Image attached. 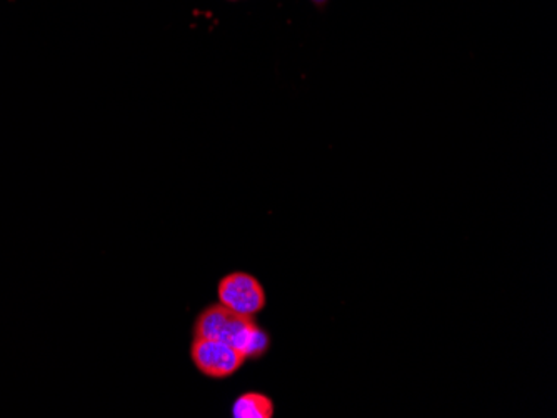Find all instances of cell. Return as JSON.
I'll return each instance as SVG.
<instances>
[{
	"mask_svg": "<svg viewBox=\"0 0 557 418\" xmlns=\"http://www.w3.org/2000/svg\"><path fill=\"white\" fill-rule=\"evenodd\" d=\"M196 337L230 343L247 358H258L268 352V333L259 329L255 317L236 314L224 305H211L197 317Z\"/></svg>",
	"mask_w": 557,
	"mask_h": 418,
	"instance_id": "1",
	"label": "cell"
},
{
	"mask_svg": "<svg viewBox=\"0 0 557 418\" xmlns=\"http://www.w3.org/2000/svg\"><path fill=\"white\" fill-rule=\"evenodd\" d=\"M190 358L200 373H205L209 379H227L240 370L246 355L240 354L230 343L221 340L205 339L196 337L190 345Z\"/></svg>",
	"mask_w": 557,
	"mask_h": 418,
	"instance_id": "2",
	"label": "cell"
},
{
	"mask_svg": "<svg viewBox=\"0 0 557 418\" xmlns=\"http://www.w3.org/2000/svg\"><path fill=\"white\" fill-rule=\"evenodd\" d=\"M219 304L236 314L255 317L265 307V290L255 276L234 273L225 276L218 287Z\"/></svg>",
	"mask_w": 557,
	"mask_h": 418,
	"instance_id": "3",
	"label": "cell"
},
{
	"mask_svg": "<svg viewBox=\"0 0 557 418\" xmlns=\"http://www.w3.org/2000/svg\"><path fill=\"white\" fill-rule=\"evenodd\" d=\"M234 418H272L274 404L264 393L247 392L237 398L233 407Z\"/></svg>",
	"mask_w": 557,
	"mask_h": 418,
	"instance_id": "4",
	"label": "cell"
},
{
	"mask_svg": "<svg viewBox=\"0 0 557 418\" xmlns=\"http://www.w3.org/2000/svg\"><path fill=\"white\" fill-rule=\"evenodd\" d=\"M312 2H314L315 5H325V2H327V0H312Z\"/></svg>",
	"mask_w": 557,
	"mask_h": 418,
	"instance_id": "5",
	"label": "cell"
},
{
	"mask_svg": "<svg viewBox=\"0 0 557 418\" xmlns=\"http://www.w3.org/2000/svg\"><path fill=\"white\" fill-rule=\"evenodd\" d=\"M233 2H234V0H233Z\"/></svg>",
	"mask_w": 557,
	"mask_h": 418,
	"instance_id": "6",
	"label": "cell"
}]
</instances>
